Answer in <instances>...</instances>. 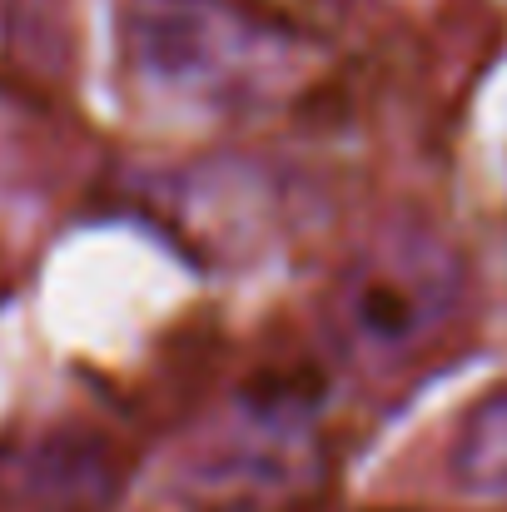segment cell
<instances>
[{"label": "cell", "instance_id": "1", "mask_svg": "<svg viewBox=\"0 0 507 512\" xmlns=\"http://www.w3.org/2000/svg\"><path fill=\"white\" fill-rule=\"evenodd\" d=\"M453 463L458 478L473 488H507V388L473 408Z\"/></svg>", "mask_w": 507, "mask_h": 512}, {"label": "cell", "instance_id": "2", "mask_svg": "<svg viewBox=\"0 0 507 512\" xmlns=\"http://www.w3.org/2000/svg\"><path fill=\"white\" fill-rule=\"evenodd\" d=\"M363 319H368V329H378V334H403L408 319H413V309H408V299H398L393 289H373V294L363 299Z\"/></svg>", "mask_w": 507, "mask_h": 512}]
</instances>
